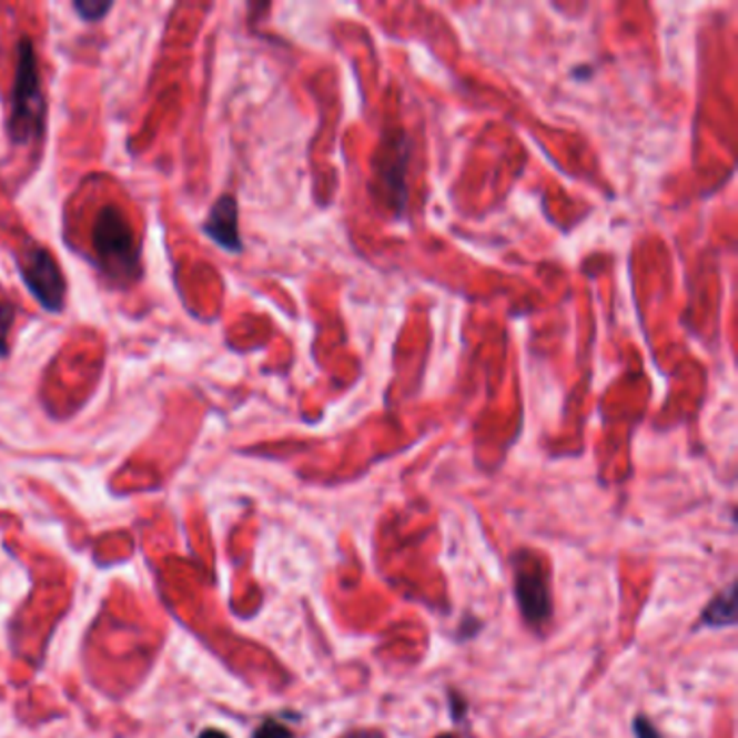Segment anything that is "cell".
Segmentation results:
<instances>
[{
	"instance_id": "1",
	"label": "cell",
	"mask_w": 738,
	"mask_h": 738,
	"mask_svg": "<svg viewBox=\"0 0 738 738\" xmlns=\"http://www.w3.org/2000/svg\"><path fill=\"white\" fill-rule=\"evenodd\" d=\"M46 129V98L36 46L29 38L18 42L16 79L11 89V115L7 132L16 143L42 139Z\"/></svg>"
},
{
	"instance_id": "2",
	"label": "cell",
	"mask_w": 738,
	"mask_h": 738,
	"mask_svg": "<svg viewBox=\"0 0 738 738\" xmlns=\"http://www.w3.org/2000/svg\"><path fill=\"white\" fill-rule=\"evenodd\" d=\"M91 247L104 273L120 282L141 275V250L127 215L109 204L98 211L91 225Z\"/></svg>"
},
{
	"instance_id": "3",
	"label": "cell",
	"mask_w": 738,
	"mask_h": 738,
	"mask_svg": "<svg viewBox=\"0 0 738 738\" xmlns=\"http://www.w3.org/2000/svg\"><path fill=\"white\" fill-rule=\"evenodd\" d=\"M512 572H514V596L520 608L524 621L542 633L555 613L553 600V576L550 565L546 559L530 550L520 548L512 557Z\"/></svg>"
},
{
	"instance_id": "4",
	"label": "cell",
	"mask_w": 738,
	"mask_h": 738,
	"mask_svg": "<svg viewBox=\"0 0 738 738\" xmlns=\"http://www.w3.org/2000/svg\"><path fill=\"white\" fill-rule=\"evenodd\" d=\"M24 286L48 312H61L68 284L57 259L46 247H31L18 262Z\"/></svg>"
},
{
	"instance_id": "5",
	"label": "cell",
	"mask_w": 738,
	"mask_h": 738,
	"mask_svg": "<svg viewBox=\"0 0 738 738\" xmlns=\"http://www.w3.org/2000/svg\"><path fill=\"white\" fill-rule=\"evenodd\" d=\"M204 232L225 252H232V254L243 252V241H241V232H239V204H236L234 195L219 198L204 223Z\"/></svg>"
},
{
	"instance_id": "6",
	"label": "cell",
	"mask_w": 738,
	"mask_h": 738,
	"mask_svg": "<svg viewBox=\"0 0 738 738\" xmlns=\"http://www.w3.org/2000/svg\"><path fill=\"white\" fill-rule=\"evenodd\" d=\"M735 583L715 596L710 605L701 610V624L710 628H728L737 624V596H735Z\"/></svg>"
},
{
	"instance_id": "7",
	"label": "cell",
	"mask_w": 738,
	"mask_h": 738,
	"mask_svg": "<svg viewBox=\"0 0 738 738\" xmlns=\"http://www.w3.org/2000/svg\"><path fill=\"white\" fill-rule=\"evenodd\" d=\"M392 159L386 161V165L377 163V172H380V178L386 180V184L392 186L398 195H401V202H403V184H405V137L401 139H394L391 141Z\"/></svg>"
},
{
	"instance_id": "8",
	"label": "cell",
	"mask_w": 738,
	"mask_h": 738,
	"mask_svg": "<svg viewBox=\"0 0 738 738\" xmlns=\"http://www.w3.org/2000/svg\"><path fill=\"white\" fill-rule=\"evenodd\" d=\"M74 9L83 20L98 22L113 9V2H109V0H77Z\"/></svg>"
},
{
	"instance_id": "9",
	"label": "cell",
	"mask_w": 738,
	"mask_h": 738,
	"mask_svg": "<svg viewBox=\"0 0 738 738\" xmlns=\"http://www.w3.org/2000/svg\"><path fill=\"white\" fill-rule=\"evenodd\" d=\"M16 321V307L7 302H0V357L7 355V345H9V334Z\"/></svg>"
},
{
	"instance_id": "10",
	"label": "cell",
	"mask_w": 738,
	"mask_h": 738,
	"mask_svg": "<svg viewBox=\"0 0 738 738\" xmlns=\"http://www.w3.org/2000/svg\"><path fill=\"white\" fill-rule=\"evenodd\" d=\"M252 738H295V735L277 719H266L256 728Z\"/></svg>"
},
{
	"instance_id": "11",
	"label": "cell",
	"mask_w": 738,
	"mask_h": 738,
	"mask_svg": "<svg viewBox=\"0 0 738 738\" xmlns=\"http://www.w3.org/2000/svg\"><path fill=\"white\" fill-rule=\"evenodd\" d=\"M633 732L637 738H663L660 732L656 730V726L651 724L650 719L646 715H637L633 719Z\"/></svg>"
},
{
	"instance_id": "12",
	"label": "cell",
	"mask_w": 738,
	"mask_h": 738,
	"mask_svg": "<svg viewBox=\"0 0 738 738\" xmlns=\"http://www.w3.org/2000/svg\"><path fill=\"white\" fill-rule=\"evenodd\" d=\"M343 738H386L384 737V732L382 730H371V728H366V730H353V732H348V735H345Z\"/></svg>"
},
{
	"instance_id": "13",
	"label": "cell",
	"mask_w": 738,
	"mask_h": 738,
	"mask_svg": "<svg viewBox=\"0 0 738 738\" xmlns=\"http://www.w3.org/2000/svg\"><path fill=\"white\" fill-rule=\"evenodd\" d=\"M198 738H230L225 732H221V730H218V728H209V730H204L202 735Z\"/></svg>"
},
{
	"instance_id": "14",
	"label": "cell",
	"mask_w": 738,
	"mask_h": 738,
	"mask_svg": "<svg viewBox=\"0 0 738 738\" xmlns=\"http://www.w3.org/2000/svg\"><path fill=\"white\" fill-rule=\"evenodd\" d=\"M435 738H459V737H455V735H437V737Z\"/></svg>"
}]
</instances>
